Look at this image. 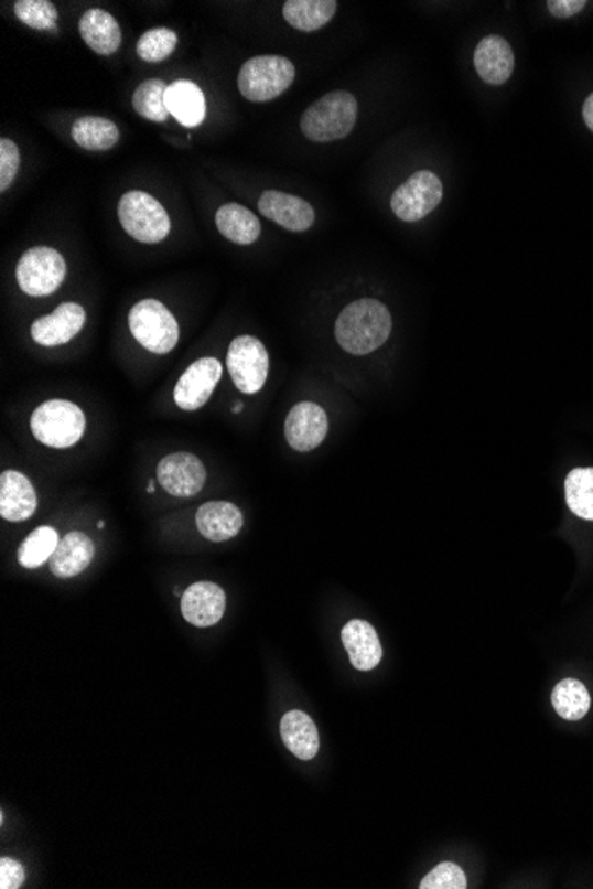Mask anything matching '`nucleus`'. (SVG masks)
<instances>
[{
  "instance_id": "nucleus-1",
  "label": "nucleus",
  "mask_w": 593,
  "mask_h": 889,
  "mask_svg": "<svg viewBox=\"0 0 593 889\" xmlns=\"http://www.w3.org/2000/svg\"><path fill=\"white\" fill-rule=\"evenodd\" d=\"M392 318L375 299H360L343 309L336 320V340L352 355H368L388 341Z\"/></svg>"
},
{
  "instance_id": "nucleus-2",
  "label": "nucleus",
  "mask_w": 593,
  "mask_h": 889,
  "mask_svg": "<svg viewBox=\"0 0 593 889\" xmlns=\"http://www.w3.org/2000/svg\"><path fill=\"white\" fill-rule=\"evenodd\" d=\"M357 110L356 96L351 93H327L302 114V133L313 142L338 141L356 127Z\"/></svg>"
},
{
  "instance_id": "nucleus-3",
  "label": "nucleus",
  "mask_w": 593,
  "mask_h": 889,
  "mask_svg": "<svg viewBox=\"0 0 593 889\" xmlns=\"http://www.w3.org/2000/svg\"><path fill=\"white\" fill-rule=\"evenodd\" d=\"M295 81V66L283 55H258L238 73V92L255 104H266L283 95Z\"/></svg>"
},
{
  "instance_id": "nucleus-4",
  "label": "nucleus",
  "mask_w": 593,
  "mask_h": 889,
  "mask_svg": "<svg viewBox=\"0 0 593 889\" xmlns=\"http://www.w3.org/2000/svg\"><path fill=\"white\" fill-rule=\"evenodd\" d=\"M31 430L43 446L64 450L83 439L86 416L68 399H51L32 413Z\"/></svg>"
},
{
  "instance_id": "nucleus-5",
  "label": "nucleus",
  "mask_w": 593,
  "mask_h": 889,
  "mask_svg": "<svg viewBox=\"0 0 593 889\" xmlns=\"http://www.w3.org/2000/svg\"><path fill=\"white\" fill-rule=\"evenodd\" d=\"M118 217L125 232L141 244H159L171 232L170 215L147 192H127L119 201Z\"/></svg>"
},
{
  "instance_id": "nucleus-6",
  "label": "nucleus",
  "mask_w": 593,
  "mask_h": 889,
  "mask_svg": "<svg viewBox=\"0 0 593 889\" xmlns=\"http://www.w3.org/2000/svg\"><path fill=\"white\" fill-rule=\"evenodd\" d=\"M133 338L153 354H170L180 338L179 322L159 300H141L128 313Z\"/></svg>"
},
{
  "instance_id": "nucleus-7",
  "label": "nucleus",
  "mask_w": 593,
  "mask_h": 889,
  "mask_svg": "<svg viewBox=\"0 0 593 889\" xmlns=\"http://www.w3.org/2000/svg\"><path fill=\"white\" fill-rule=\"evenodd\" d=\"M443 182L432 171H418L391 195L392 214L403 223H418L443 201Z\"/></svg>"
},
{
  "instance_id": "nucleus-8",
  "label": "nucleus",
  "mask_w": 593,
  "mask_h": 889,
  "mask_svg": "<svg viewBox=\"0 0 593 889\" xmlns=\"http://www.w3.org/2000/svg\"><path fill=\"white\" fill-rule=\"evenodd\" d=\"M66 261L52 247H32L17 265L20 290L31 297H46L63 285Z\"/></svg>"
},
{
  "instance_id": "nucleus-9",
  "label": "nucleus",
  "mask_w": 593,
  "mask_h": 889,
  "mask_svg": "<svg viewBox=\"0 0 593 889\" xmlns=\"http://www.w3.org/2000/svg\"><path fill=\"white\" fill-rule=\"evenodd\" d=\"M229 375L244 395H255L266 386L269 377V354L255 336H238L229 345L226 357Z\"/></svg>"
},
{
  "instance_id": "nucleus-10",
  "label": "nucleus",
  "mask_w": 593,
  "mask_h": 889,
  "mask_svg": "<svg viewBox=\"0 0 593 889\" xmlns=\"http://www.w3.org/2000/svg\"><path fill=\"white\" fill-rule=\"evenodd\" d=\"M223 377V364L214 357H203L196 363H192L179 384L174 387V401L180 409L192 410L202 409L203 405L211 399L215 386Z\"/></svg>"
},
{
  "instance_id": "nucleus-11",
  "label": "nucleus",
  "mask_w": 593,
  "mask_h": 889,
  "mask_svg": "<svg viewBox=\"0 0 593 889\" xmlns=\"http://www.w3.org/2000/svg\"><path fill=\"white\" fill-rule=\"evenodd\" d=\"M157 480L168 494L174 497H192L202 492L206 481V469L196 454H168L165 459L160 460Z\"/></svg>"
},
{
  "instance_id": "nucleus-12",
  "label": "nucleus",
  "mask_w": 593,
  "mask_h": 889,
  "mask_svg": "<svg viewBox=\"0 0 593 889\" xmlns=\"http://www.w3.org/2000/svg\"><path fill=\"white\" fill-rule=\"evenodd\" d=\"M327 430V414L320 405L311 404V401H302L292 407V410L288 413L287 422H284V437H287L288 444L302 453L319 448L324 442Z\"/></svg>"
},
{
  "instance_id": "nucleus-13",
  "label": "nucleus",
  "mask_w": 593,
  "mask_h": 889,
  "mask_svg": "<svg viewBox=\"0 0 593 889\" xmlns=\"http://www.w3.org/2000/svg\"><path fill=\"white\" fill-rule=\"evenodd\" d=\"M263 217L274 221L288 232H308L315 223V210L299 195L281 191H266L258 201Z\"/></svg>"
},
{
  "instance_id": "nucleus-14",
  "label": "nucleus",
  "mask_w": 593,
  "mask_h": 889,
  "mask_svg": "<svg viewBox=\"0 0 593 889\" xmlns=\"http://www.w3.org/2000/svg\"><path fill=\"white\" fill-rule=\"evenodd\" d=\"M84 325H86V311L83 306L66 302L48 317L37 318L36 322L32 323L31 336L37 345H66L83 331Z\"/></svg>"
},
{
  "instance_id": "nucleus-15",
  "label": "nucleus",
  "mask_w": 593,
  "mask_h": 889,
  "mask_svg": "<svg viewBox=\"0 0 593 889\" xmlns=\"http://www.w3.org/2000/svg\"><path fill=\"white\" fill-rule=\"evenodd\" d=\"M226 611V593L215 582H194L182 597V614L200 629L215 625Z\"/></svg>"
},
{
  "instance_id": "nucleus-16",
  "label": "nucleus",
  "mask_w": 593,
  "mask_h": 889,
  "mask_svg": "<svg viewBox=\"0 0 593 889\" xmlns=\"http://www.w3.org/2000/svg\"><path fill=\"white\" fill-rule=\"evenodd\" d=\"M475 68L479 78L490 86H502L508 83L514 68H516V55L511 51L510 43L498 34L485 36L475 49Z\"/></svg>"
},
{
  "instance_id": "nucleus-17",
  "label": "nucleus",
  "mask_w": 593,
  "mask_h": 889,
  "mask_svg": "<svg viewBox=\"0 0 593 889\" xmlns=\"http://www.w3.org/2000/svg\"><path fill=\"white\" fill-rule=\"evenodd\" d=\"M37 497L31 481L17 471L2 472L0 476V515L6 521L22 522L36 512Z\"/></svg>"
},
{
  "instance_id": "nucleus-18",
  "label": "nucleus",
  "mask_w": 593,
  "mask_h": 889,
  "mask_svg": "<svg viewBox=\"0 0 593 889\" xmlns=\"http://www.w3.org/2000/svg\"><path fill=\"white\" fill-rule=\"evenodd\" d=\"M343 646L348 652L352 666L359 672H370L379 666L382 658V646L379 635L365 620H351L342 631Z\"/></svg>"
},
{
  "instance_id": "nucleus-19",
  "label": "nucleus",
  "mask_w": 593,
  "mask_h": 889,
  "mask_svg": "<svg viewBox=\"0 0 593 889\" xmlns=\"http://www.w3.org/2000/svg\"><path fill=\"white\" fill-rule=\"evenodd\" d=\"M196 526L206 540L228 542L242 529V512L234 503L211 501L197 510Z\"/></svg>"
},
{
  "instance_id": "nucleus-20",
  "label": "nucleus",
  "mask_w": 593,
  "mask_h": 889,
  "mask_svg": "<svg viewBox=\"0 0 593 889\" xmlns=\"http://www.w3.org/2000/svg\"><path fill=\"white\" fill-rule=\"evenodd\" d=\"M95 556V544L89 536L84 533H68L57 545V549L52 554V574L61 579L78 576L83 574Z\"/></svg>"
},
{
  "instance_id": "nucleus-21",
  "label": "nucleus",
  "mask_w": 593,
  "mask_h": 889,
  "mask_svg": "<svg viewBox=\"0 0 593 889\" xmlns=\"http://www.w3.org/2000/svg\"><path fill=\"white\" fill-rule=\"evenodd\" d=\"M78 31L93 52L110 55L121 46V29L112 14L104 10H87L78 20Z\"/></svg>"
},
{
  "instance_id": "nucleus-22",
  "label": "nucleus",
  "mask_w": 593,
  "mask_h": 889,
  "mask_svg": "<svg viewBox=\"0 0 593 889\" xmlns=\"http://www.w3.org/2000/svg\"><path fill=\"white\" fill-rule=\"evenodd\" d=\"M168 110L180 125L196 128L205 121L206 100L202 89L191 81H174L165 95Z\"/></svg>"
},
{
  "instance_id": "nucleus-23",
  "label": "nucleus",
  "mask_w": 593,
  "mask_h": 889,
  "mask_svg": "<svg viewBox=\"0 0 593 889\" xmlns=\"http://www.w3.org/2000/svg\"><path fill=\"white\" fill-rule=\"evenodd\" d=\"M281 737L290 753L301 760H311L319 753L320 739L315 721L302 710H292L281 719Z\"/></svg>"
},
{
  "instance_id": "nucleus-24",
  "label": "nucleus",
  "mask_w": 593,
  "mask_h": 889,
  "mask_svg": "<svg viewBox=\"0 0 593 889\" xmlns=\"http://www.w3.org/2000/svg\"><path fill=\"white\" fill-rule=\"evenodd\" d=\"M215 224L224 238L238 246H251L260 238V218H256L251 210L237 203L220 206L215 214Z\"/></svg>"
},
{
  "instance_id": "nucleus-25",
  "label": "nucleus",
  "mask_w": 593,
  "mask_h": 889,
  "mask_svg": "<svg viewBox=\"0 0 593 889\" xmlns=\"http://www.w3.org/2000/svg\"><path fill=\"white\" fill-rule=\"evenodd\" d=\"M338 11L334 0H288L283 4V17L293 29L315 32L327 25Z\"/></svg>"
},
{
  "instance_id": "nucleus-26",
  "label": "nucleus",
  "mask_w": 593,
  "mask_h": 889,
  "mask_svg": "<svg viewBox=\"0 0 593 889\" xmlns=\"http://www.w3.org/2000/svg\"><path fill=\"white\" fill-rule=\"evenodd\" d=\"M72 137L87 151H107L119 141V128L110 119L86 116L75 121Z\"/></svg>"
},
{
  "instance_id": "nucleus-27",
  "label": "nucleus",
  "mask_w": 593,
  "mask_h": 889,
  "mask_svg": "<svg viewBox=\"0 0 593 889\" xmlns=\"http://www.w3.org/2000/svg\"><path fill=\"white\" fill-rule=\"evenodd\" d=\"M552 707L567 721H580L590 710V695L580 681L565 678L552 690Z\"/></svg>"
},
{
  "instance_id": "nucleus-28",
  "label": "nucleus",
  "mask_w": 593,
  "mask_h": 889,
  "mask_svg": "<svg viewBox=\"0 0 593 889\" xmlns=\"http://www.w3.org/2000/svg\"><path fill=\"white\" fill-rule=\"evenodd\" d=\"M165 95H168L165 83L159 78H150L133 92V110L148 121L162 124L171 116L165 104Z\"/></svg>"
},
{
  "instance_id": "nucleus-29",
  "label": "nucleus",
  "mask_w": 593,
  "mask_h": 889,
  "mask_svg": "<svg viewBox=\"0 0 593 889\" xmlns=\"http://www.w3.org/2000/svg\"><path fill=\"white\" fill-rule=\"evenodd\" d=\"M569 508L584 521H593V468H578L565 480Z\"/></svg>"
},
{
  "instance_id": "nucleus-30",
  "label": "nucleus",
  "mask_w": 593,
  "mask_h": 889,
  "mask_svg": "<svg viewBox=\"0 0 593 889\" xmlns=\"http://www.w3.org/2000/svg\"><path fill=\"white\" fill-rule=\"evenodd\" d=\"M60 545V536L54 527H37L23 540L19 549V561L23 568H40L51 561L52 554Z\"/></svg>"
},
{
  "instance_id": "nucleus-31",
  "label": "nucleus",
  "mask_w": 593,
  "mask_h": 889,
  "mask_svg": "<svg viewBox=\"0 0 593 889\" xmlns=\"http://www.w3.org/2000/svg\"><path fill=\"white\" fill-rule=\"evenodd\" d=\"M179 45V34L168 28H155L144 32L138 42L139 60L144 63H162L173 54Z\"/></svg>"
},
{
  "instance_id": "nucleus-32",
  "label": "nucleus",
  "mask_w": 593,
  "mask_h": 889,
  "mask_svg": "<svg viewBox=\"0 0 593 889\" xmlns=\"http://www.w3.org/2000/svg\"><path fill=\"white\" fill-rule=\"evenodd\" d=\"M14 14L20 22L36 31H54L57 10L48 0H19L14 2Z\"/></svg>"
},
{
  "instance_id": "nucleus-33",
  "label": "nucleus",
  "mask_w": 593,
  "mask_h": 889,
  "mask_svg": "<svg viewBox=\"0 0 593 889\" xmlns=\"http://www.w3.org/2000/svg\"><path fill=\"white\" fill-rule=\"evenodd\" d=\"M421 889H466V874L455 863H441L421 880Z\"/></svg>"
},
{
  "instance_id": "nucleus-34",
  "label": "nucleus",
  "mask_w": 593,
  "mask_h": 889,
  "mask_svg": "<svg viewBox=\"0 0 593 889\" xmlns=\"http://www.w3.org/2000/svg\"><path fill=\"white\" fill-rule=\"evenodd\" d=\"M20 151L19 146L11 139L0 141V192H6L13 183L14 176L19 173Z\"/></svg>"
},
{
  "instance_id": "nucleus-35",
  "label": "nucleus",
  "mask_w": 593,
  "mask_h": 889,
  "mask_svg": "<svg viewBox=\"0 0 593 889\" xmlns=\"http://www.w3.org/2000/svg\"><path fill=\"white\" fill-rule=\"evenodd\" d=\"M25 880V868L11 858L0 859V888L17 889Z\"/></svg>"
},
{
  "instance_id": "nucleus-36",
  "label": "nucleus",
  "mask_w": 593,
  "mask_h": 889,
  "mask_svg": "<svg viewBox=\"0 0 593 889\" xmlns=\"http://www.w3.org/2000/svg\"><path fill=\"white\" fill-rule=\"evenodd\" d=\"M584 6H586V0H549L548 10L554 19L567 20L581 13Z\"/></svg>"
},
{
  "instance_id": "nucleus-37",
  "label": "nucleus",
  "mask_w": 593,
  "mask_h": 889,
  "mask_svg": "<svg viewBox=\"0 0 593 889\" xmlns=\"http://www.w3.org/2000/svg\"><path fill=\"white\" fill-rule=\"evenodd\" d=\"M583 119L586 127L593 132V93L586 98L583 105Z\"/></svg>"
},
{
  "instance_id": "nucleus-38",
  "label": "nucleus",
  "mask_w": 593,
  "mask_h": 889,
  "mask_svg": "<svg viewBox=\"0 0 593 889\" xmlns=\"http://www.w3.org/2000/svg\"><path fill=\"white\" fill-rule=\"evenodd\" d=\"M147 491H148V494H153V492H155V483H153V480L148 481Z\"/></svg>"
},
{
  "instance_id": "nucleus-39",
  "label": "nucleus",
  "mask_w": 593,
  "mask_h": 889,
  "mask_svg": "<svg viewBox=\"0 0 593 889\" xmlns=\"http://www.w3.org/2000/svg\"><path fill=\"white\" fill-rule=\"evenodd\" d=\"M242 410H244V405L240 404V401H238V404L235 405V407H234V413L238 414V413H242Z\"/></svg>"
}]
</instances>
